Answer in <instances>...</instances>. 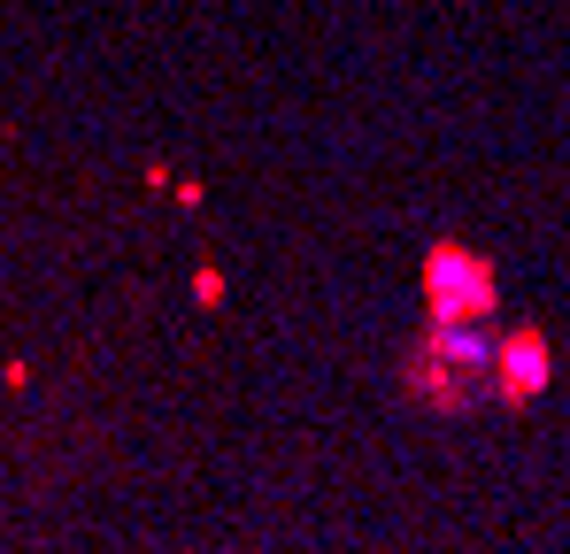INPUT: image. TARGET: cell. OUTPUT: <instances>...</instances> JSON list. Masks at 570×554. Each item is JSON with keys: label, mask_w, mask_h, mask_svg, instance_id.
Returning <instances> with one entry per match:
<instances>
[{"label": "cell", "mask_w": 570, "mask_h": 554, "mask_svg": "<svg viewBox=\"0 0 570 554\" xmlns=\"http://www.w3.org/2000/svg\"><path fill=\"white\" fill-rule=\"evenodd\" d=\"M424 293H432V324H471L493 308V270L471 247H432L424 263Z\"/></svg>", "instance_id": "6da1fadb"}, {"label": "cell", "mask_w": 570, "mask_h": 554, "mask_svg": "<svg viewBox=\"0 0 570 554\" xmlns=\"http://www.w3.org/2000/svg\"><path fill=\"white\" fill-rule=\"evenodd\" d=\"M540 385H548V347L540 339H509L501 347V400H524Z\"/></svg>", "instance_id": "7a4b0ae2"}]
</instances>
